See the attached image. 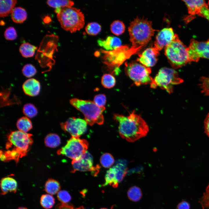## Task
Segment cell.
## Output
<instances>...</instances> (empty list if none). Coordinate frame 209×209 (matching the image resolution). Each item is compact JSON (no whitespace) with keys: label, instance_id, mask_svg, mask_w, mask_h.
Here are the masks:
<instances>
[{"label":"cell","instance_id":"7dc6e473","mask_svg":"<svg viewBox=\"0 0 209 209\" xmlns=\"http://www.w3.org/2000/svg\"><path fill=\"white\" fill-rule=\"evenodd\" d=\"M208 5H209V1H208Z\"/></svg>","mask_w":209,"mask_h":209},{"label":"cell","instance_id":"d590c367","mask_svg":"<svg viewBox=\"0 0 209 209\" xmlns=\"http://www.w3.org/2000/svg\"><path fill=\"white\" fill-rule=\"evenodd\" d=\"M22 72L25 76L30 78L34 75L37 71L34 66L30 64H27L24 66L22 69Z\"/></svg>","mask_w":209,"mask_h":209},{"label":"cell","instance_id":"30bf717a","mask_svg":"<svg viewBox=\"0 0 209 209\" xmlns=\"http://www.w3.org/2000/svg\"><path fill=\"white\" fill-rule=\"evenodd\" d=\"M187 51L190 62H197L201 58L209 59V39L203 42L192 39Z\"/></svg>","mask_w":209,"mask_h":209},{"label":"cell","instance_id":"8d00e7d4","mask_svg":"<svg viewBox=\"0 0 209 209\" xmlns=\"http://www.w3.org/2000/svg\"><path fill=\"white\" fill-rule=\"evenodd\" d=\"M57 198L63 203H66L71 200V197L69 192L65 190L59 191L57 194Z\"/></svg>","mask_w":209,"mask_h":209},{"label":"cell","instance_id":"52a82bcc","mask_svg":"<svg viewBox=\"0 0 209 209\" xmlns=\"http://www.w3.org/2000/svg\"><path fill=\"white\" fill-rule=\"evenodd\" d=\"M183 79L174 69L168 68L161 69L150 84L153 89L158 87L165 90L170 94L172 93L173 86L183 83Z\"/></svg>","mask_w":209,"mask_h":209},{"label":"cell","instance_id":"cb8c5ba5","mask_svg":"<svg viewBox=\"0 0 209 209\" xmlns=\"http://www.w3.org/2000/svg\"><path fill=\"white\" fill-rule=\"evenodd\" d=\"M37 49V47L27 42L23 43L21 45L19 51L23 57L28 58L33 56Z\"/></svg>","mask_w":209,"mask_h":209},{"label":"cell","instance_id":"7c38bea8","mask_svg":"<svg viewBox=\"0 0 209 209\" xmlns=\"http://www.w3.org/2000/svg\"><path fill=\"white\" fill-rule=\"evenodd\" d=\"M72 164L73 168L72 172H73L76 171H91L96 174L99 170L98 166L96 167L93 166V157L87 151L78 158L72 160Z\"/></svg>","mask_w":209,"mask_h":209},{"label":"cell","instance_id":"83f0119b","mask_svg":"<svg viewBox=\"0 0 209 209\" xmlns=\"http://www.w3.org/2000/svg\"><path fill=\"white\" fill-rule=\"evenodd\" d=\"M110 30L113 34L119 36L124 32L125 26L122 21L119 20H115L111 24Z\"/></svg>","mask_w":209,"mask_h":209},{"label":"cell","instance_id":"f546056e","mask_svg":"<svg viewBox=\"0 0 209 209\" xmlns=\"http://www.w3.org/2000/svg\"><path fill=\"white\" fill-rule=\"evenodd\" d=\"M101 82L102 85L104 87L110 89L115 86L116 80L112 75L110 74H106L102 76Z\"/></svg>","mask_w":209,"mask_h":209},{"label":"cell","instance_id":"277c9868","mask_svg":"<svg viewBox=\"0 0 209 209\" xmlns=\"http://www.w3.org/2000/svg\"><path fill=\"white\" fill-rule=\"evenodd\" d=\"M55 11L61 27L71 33L80 30L85 24L84 14L79 9L71 7L56 8Z\"/></svg>","mask_w":209,"mask_h":209},{"label":"cell","instance_id":"5b68a950","mask_svg":"<svg viewBox=\"0 0 209 209\" xmlns=\"http://www.w3.org/2000/svg\"><path fill=\"white\" fill-rule=\"evenodd\" d=\"M70 103L84 114L87 123L92 126L95 123L102 125L104 119L102 114L105 107L98 106L93 101L73 98L70 100Z\"/></svg>","mask_w":209,"mask_h":209},{"label":"cell","instance_id":"7a4b0ae2","mask_svg":"<svg viewBox=\"0 0 209 209\" xmlns=\"http://www.w3.org/2000/svg\"><path fill=\"white\" fill-rule=\"evenodd\" d=\"M32 134L19 130L11 132L8 135L6 150L1 151V160H14L18 163L19 159L26 156L33 140Z\"/></svg>","mask_w":209,"mask_h":209},{"label":"cell","instance_id":"ba28073f","mask_svg":"<svg viewBox=\"0 0 209 209\" xmlns=\"http://www.w3.org/2000/svg\"><path fill=\"white\" fill-rule=\"evenodd\" d=\"M126 74L137 86L150 84L153 79L150 75L151 69L135 62L125 63Z\"/></svg>","mask_w":209,"mask_h":209},{"label":"cell","instance_id":"e0dca14e","mask_svg":"<svg viewBox=\"0 0 209 209\" xmlns=\"http://www.w3.org/2000/svg\"><path fill=\"white\" fill-rule=\"evenodd\" d=\"M98 44L107 50H115L119 48L121 41L118 37L109 36L105 40L100 39L97 41Z\"/></svg>","mask_w":209,"mask_h":209},{"label":"cell","instance_id":"4dcf8cb0","mask_svg":"<svg viewBox=\"0 0 209 209\" xmlns=\"http://www.w3.org/2000/svg\"><path fill=\"white\" fill-rule=\"evenodd\" d=\"M85 30L88 35L92 36L96 35L101 31V27L97 22H91L87 25Z\"/></svg>","mask_w":209,"mask_h":209},{"label":"cell","instance_id":"bcb514c9","mask_svg":"<svg viewBox=\"0 0 209 209\" xmlns=\"http://www.w3.org/2000/svg\"><path fill=\"white\" fill-rule=\"evenodd\" d=\"M107 209L106 208H101V209Z\"/></svg>","mask_w":209,"mask_h":209},{"label":"cell","instance_id":"836d02e7","mask_svg":"<svg viewBox=\"0 0 209 209\" xmlns=\"http://www.w3.org/2000/svg\"><path fill=\"white\" fill-rule=\"evenodd\" d=\"M199 84L201 93L204 95L209 96V76L201 77Z\"/></svg>","mask_w":209,"mask_h":209},{"label":"cell","instance_id":"7402d4cb","mask_svg":"<svg viewBox=\"0 0 209 209\" xmlns=\"http://www.w3.org/2000/svg\"><path fill=\"white\" fill-rule=\"evenodd\" d=\"M60 188V183L56 180L51 179L46 182L45 190L48 194L54 195L57 193Z\"/></svg>","mask_w":209,"mask_h":209},{"label":"cell","instance_id":"f1b7e54d","mask_svg":"<svg viewBox=\"0 0 209 209\" xmlns=\"http://www.w3.org/2000/svg\"><path fill=\"white\" fill-rule=\"evenodd\" d=\"M55 202L54 198L50 194H44L41 197L40 204L45 209L51 208L53 207Z\"/></svg>","mask_w":209,"mask_h":209},{"label":"cell","instance_id":"3957f363","mask_svg":"<svg viewBox=\"0 0 209 209\" xmlns=\"http://www.w3.org/2000/svg\"><path fill=\"white\" fill-rule=\"evenodd\" d=\"M128 30L134 48L147 44L156 31L152 28L151 21L138 17L131 22Z\"/></svg>","mask_w":209,"mask_h":209},{"label":"cell","instance_id":"ac0fdd59","mask_svg":"<svg viewBox=\"0 0 209 209\" xmlns=\"http://www.w3.org/2000/svg\"><path fill=\"white\" fill-rule=\"evenodd\" d=\"M2 195H5L8 192L15 193L17 190V184L16 181L10 177H4L0 182Z\"/></svg>","mask_w":209,"mask_h":209},{"label":"cell","instance_id":"603a6c76","mask_svg":"<svg viewBox=\"0 0 209 209\" xmlns=\"http://www.w3.org/2000/svg\"><path fill=\"white\" fill-rule=\"evenodd\" d=\"M16 124L19 131L24 133H27L32 128V122L27 117H22L19 118Z\"/></svg>","mask_w":209,"mask_h":209},{"label":"cell","instance_id":"1f68e13d","mask_svg":"<svg viewBox=\"0 0 209 209\" xmlns=\"http://www.w3.org/2000/svg\"><path fill=\"white\" fill-rule=\"evenodd\" d=\"M24 114L27 117L32 118L35 116L37 114V110L35 107L31 103H28L24 105L23 109Z\"/></svg>","mask_w":209,"mask_h":209},{"label":"cell","instance_id":"2e32d148","mask_svg":"<svg viewBox=\"0 0 209 209\" xmlns=\"http://www.w3.org/2000/svg\"><path fill=\"white\" fill-rule=\"evenodd\" d=\"M22 88L27 95L34 96L38 95L40 92V85L39 82L34 78L29 79L23 84Z\"/></svg>","mask_w":209,"mask_h":209},{"label":"cell","instance_id":"6da1fadb","mask_svg":"<svg viewBox=\"0 0 209 209\" xmlns=\"http://www.w3.org/2000/svg\"><path fill=\"white\" fill-rule=\"evenodd\" d=\"M113 118L118 123L120 135L128 142H133L143 137L149 131L147 123L135 111L127 116L114 114Z\"/></svg>","mask_w":209,"mask_h":209},{"label":"cell","instance_id":"60d3db41","mask_svg":"<svg viewBox=\"0 0 209 209\" xmlns=\"http://www.w3.org/2000/svg\"><path fill=\"white\" fill-rule=\"evenodd\" d=\"M205 132L209 138V113L206 116L204 121Z\"/></svg>","mask_w":209,"mask_h":209},{"label":"cell","instance_id":"484cf974","mask_svg":"<svg viewBox=\"0 0 209 209\" xmlns=\"http://www.w3.org/2000/svg\"><path fill=\"white\" fill-rule=\"evenodd\" d=\"M46 3L49 6L55 9L71 7L74 5L73 1L66 0H48Z\"/></svg>","mask_w":209,"mask_h":209},{"label":"cell","instance_id":"4316f807","mask_svg":"<svg viewBox=\"0 0 209 209\" xmlns=\"http://www.w3.org/2000/svg\"><path fill=\"white\" fill-rule=\"evenodd\" d=\"M142 192L140 188L136 186L130 188L127 192V196L130 200L137 202L139 201L142 197Z\"/></svg>","mask_w":209,"mask_h":209},{"label":"cell","instance_id":"d4e9b609","mask_svg":"<svg viewBox=\"0 0 209 209\" xmlns=\"http://www.w3.org/2000/svg\"><path fill=\"white\" fill-rule=\"evenodd\" d=\"M61 140L59 136L55 133L47 135L45 138L44 143L46 146L50 148H55L60 144Z\"/></svg>","mask_w":209,"mask_h":209},{"label":"cell","instance_id":"ab89813d","mask_svg":"<svg viewBox=\"0 0 209 209\" xmlns=\"http://www.w3.org/2000/svg\"><path fill=\"white\" fill-rule=\"evenodd\" d=\"M198 15L206 18L209 21V8L207 4L201 9Z\"/></svg>","mask_w":209,"mask_h":209},{"label":"cell","instance_id":"d6986e66","mask_svg":"<svg viewBox=\"0 0 209 209\" xmlns=\"http://www.w3.org/2000/svg\"><path fill=\"white\" fill-rule=\"evenodd\" d=\"M17 2L15 0H0V17H4L11 13Z\"/></svg>","mask_w":209,"mask_h":209},{"label":"cell","instance_id":"ffe728a7","mask_svg":"<svg viewBox=\"0 0 209 209\" xmlns=\"http://www.w3.org/2000/svg\"><path fill=\"white\" fill-rule=\"evenodd\" d=\"M12 20L15 23H23L26 19L27 14L26 10L21 7L14 8L11 14Z\"/></svg>","mask_w":209,"mask_h":209},{"label":"cell","instance_id":"8992f818","mask_svg":"<svg viewBox=\"0 0 209 209\" xmlns=\"http://www.w3.org/2000/svg\"><path fill=\"white\" fill-rule=\"evenodd\" d=\"M165 54L169 63L174 69L181 67L190 62L187 47L175 34L172 41L165 47Z\"/></svg>","mask_w":209,"mask_h":209},{"label":"cell","instance_id":"ee69618b","mask_svg":"<svg viewBox=\"0 0 209 209\" xmlns=\"http://www.w3.org/2000/svg\"><path fill=\"white\" fill-rule=\"evenodd\" d=\"M17 209H28L27 208L24 207H19Z\"/></svg>","mask_w":209,"mask_h":209},{"label":"cell","instance_id":"74e56055","mask_svg":"<svg viewBox=\"0 0 209 209\" xmlns=\"http://www.w3.org/2000/svg\"><path fill=\"white\" fill-rule=\"evenodd\" d=\"M5 38L8 40H13L17 37V34L15 28L10 27L7 28L4 33Z\"/></svg>","mask_w":209,"mask_h":209},{"label":"cell","instance_id":"7bdbcfd3","mask_svg":"<svg viewBox=\"0 0 209 209\" xmlns=\"http://www.w3.org/2000/svg\"><path fill=\"white\" fill-rule=\"evenodd\" d=\"M66 203H62L58 205L57 207V209H73L72 207ZM76 209H82L81 208H78Z\"/></svg>","mask_w":209,"mask_h":209},{"label":"cell","instance_id":"f6af8a7d","mask_svg":"<svg viewBox=\"0 0 209 209\" xmlns=\"http://www.w3.org/2000/svg\"><path fill=\"white\" fill-rule=\"evenodd\" d=\"M1 21H2V23L0 22V24H1V25H4V24H5V22H4L3 21L1 20Z\"/></svg>","mask_w":209,"mask_h":209},{"label":"cell","instance_id":"f35d334b","mask_svg":"<svg viewBox=\"0 0 209 209\" xmlns=\"http://www.w3.org/2000/svg\"><path fill=\"white\" fill-rule=\"evenodd\" d=\"M93 102L98 107H105L106 102V97L105 95L100 94L96 95L94 98Z\"/></svg>","mask_w":209,"mask_h":209},{"label":"cell","instance_id":"4fadbf2b","mask_svg":"<svg viewBox=\"0 0 209 209\" xmlns=\"http://www.w3.org/2000/svg\"><path fill=\"white\" fill-rule=\"evenodd\" d=\"M175 34L171 28H166L162 29L156 36L154 47L159 51H160L171 43Z\"/></svg>","mask_w":209,"mask_h":209},{"label":"cell","instance_id":"e575fe53","mask_svg":"<svg viewBox=\"0 0 209 209\" xmlns=\"http://www.w3.org/2000/svg\"><path fill=\"white\" fill-rule=\"evenodd\" d=\"M199 202L202 209H209V183L203 196L199 199Z\"/></svg>","mask_w":209,"mask_h":209},{"label":"cell","instance_id":"d6a6232c","mask_svg":"<svg viewBox=\"0 0 209 209\" xmlns=\"http://www.w3.org/2000/svg\"><path fill=\"white\" fill-rule=\"evenodd\" d=\"M100 161L101 164L104 167L108 168L110 167L113 164L114 160L111 154L105 153L102 155Z\"/></svg>","mask_w":209,"mask_h":209},{"label":"cell","instance_id":"5bb4252c","mask_svg":"<svg viewBox=\"0 0 209 209\" xmlns=\"http://www.w3.org/2000/svg\"><path fill=\"white\" fill-rule=\"evenodd\" d=\"M159 51L154 47L148 48L138 55L137 61L143 65L150 68L154 66L158 60Z\"/></svg>","mask_w":209,"mask_h":209},{"label":"cell","instance_id":"9a60e30c","mask_svg":"<svg viewBox=\"0 0 209 209\" xmlns=\"http://www.w3.org/2000/svg\"><path fill=\"white\" fill-rule=\"evenodd\" d=\"M187 6L188 12L190 15L185 20L187 22L192 19L196 15H199L201 9L206 5L204 0H183Z\"/></svg>","mask_w":209,"mask_h":209},{"label":"cell","instance_id":"9c48e42d","mask_svg":"<svg viewBox=\"0 0 209 209\" xmlns=\"http://www.w3.org/2000/svg\"><path fill=\"white\" fill-rule=\"evenodd\" d=\"M88 146L86 140L72 136L66 145L58 150L57 154L65 156L72 160L76 159L86 153Z\"/></svg>","mask_w":209,"mask_h":209},{"label":"cell","instance_id":"b9f144b4","mask_svg":"<svg viewBox=\"0 0 209 209\" xmlns=\"http://www.w3.org/2000/svg\"><path fill=\"white\" fill-rule=\"evenodd\" d=\"M190 205L188 202L183 201L178 204L176 209H190Z\"/></svg>","mask_w":209,"mask_h":209},{"label":"cell","instance_id":"44dd1931","mask_svg":"<svg viewBox=\"0 0 209 209\" xmlns=\"http://www.w3.org/2000/svg\"><path fill=\"white\" fill-rule=\"evenodd\" d=\"M105 182L103 186L108 185L112 186L114 188H116L118 183L117 180L116 172L114 167L110 168L106 174L105 177Z\"/></svg>","mask_w":209,"mask_h":209},{"label":"cell","instance_id":"8fae6325","mask_svg":"<svg viewBox=\"0 0 209 209\" xmlns=\"http://www.w3.org/2000/svg\"><path fill=\"white\" fill-rule=\"evenodd\" d=\"M87 124L85 120L73 117L60 125L63 130L70 133L72 136L79 137L87 130Z\"/></svg>","mask_w":209,"mask_h":209}]
</instances>
